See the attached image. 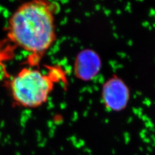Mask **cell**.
Listing matches in <instances>:
<instances>
[{
	"label": "cell",
	"mask_w": 155,
	"mask_h": 155,
	"mask_svg": "<svg viewBox=\"0 0 155 155\" xmlns=\"http://www.w3.org/2000/svg\"><path fill=\"white\" fill-rule=\"evenodd\" d=\"M101 68V60L97 53L90 49L80 52L74 62V74L81 80H91L96 75Z\"/></svg>",
	"instance_id": "4"
},
{
	"label": "cell",
	"mask_w": 155,
	"mask_h": 155,
	"mask_svg": "<svg viewBox=\"0 0 155 155\" xmlns=\"http://www.w3.org/2000/svg\"><path fill=\"white\" fill-rule=\"evenodd\" d=\"M64 78L60 67H52L44 74L33 67L23 68L10 82V93L14 104L26 109L45 105L56 82Z\"/></svg>",
	"instance_id": "2"
},
{
	"label": "cell",
	"mask_w": 155,
	"mask_h": 155,
	"mask_svg": "<svg viewBox=\"0 0 155 155\" xmlns=\"http://www.w3.org/2000/svg\"><path fill=\"white\" fill-rule=\"evenodd\" d=\"M102 98L106 107L109 110H122L129 102V91L122 80L112 78L104 85Z\"/></svg>",
	"instance_id": "3"
},
{
	"label": "cell",
	"mask_w": 155,
	"mask_h": 155,
	"mask_svg": "<svg viewBox=\"0 0 155 155\" xmlns=\"http://www.w3.org/2000/svg\"><path fill=\"white\" fill-rule=\"evenodd\" d=\"M57 7L50 0H29L20 5L8 19V40L28 53L31 66L38 65L56 42Z\"/></svg>",
	"instance_id": "1"
}]
</instances>
